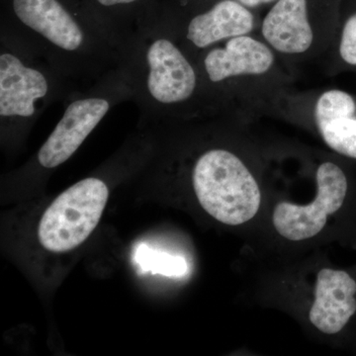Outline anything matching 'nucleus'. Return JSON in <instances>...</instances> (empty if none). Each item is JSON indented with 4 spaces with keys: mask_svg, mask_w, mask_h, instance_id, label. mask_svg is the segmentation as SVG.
<instances>
[{
    "mask_svg": "<svg viewBox=\"0 0 356 356\" xmlns=\"http://www.w3.org/2000/svg\"><path fill=\"white\" fill-rule=\"evenodd\" d=\"M0 37L76 84L91 86L120 64L121 44L81 0H0Z\"/></svg>",
    "mask_w": 356,
    "mask_h": 356,
    "instance_id": "nucleus-1",
    "label": "nucleus"
},
{
    "mask_svg": "<svg viewBox=\"0 0 356 356\" xmlns=\"http://www.w3.org/2000/svg\"><path fill=\"white\" fill-rule=\"evenodd\" d=\"M118 67L127 76L145 124L179 123L219 115L195 58L161 11L125 42Z\"/></svg>",
    "mask_w": 356,
    "mask_h": 356,
    "instance_id": "nucleus-2",
    "label": "nucleus"
},
{
    "mask_svg": "<svg viewBox=\"0 0 356 356\" xmlns=\"http://www.w3.org/2000/svg\"><path fill=\"white\" fill-rule=\"evenodd\" d=\"M280 56L252 34L242 35L218 44L196 58L199 72L211 102L218 113L233 115L243 96L259 89L270 96L283 84ZM273 99V97H271Z\"/></svg>",
    "mask_w": 356,
    "mask_h": 356,
    "instance_id": "nucleus-3",
    "label": "nucleus"
},
{
    "mask_svg": "<svg viewBox=\"0 0 356 356\" xmlns=\"http://www.w3.org/2000/svg\"><path fill=\"white\" fill-rule=\"evenodd\" d=\"M81 89L43 58L0 37V124L2 135H22L55 102Z\"/></svg>",
    "mask_w": 356,
    "mask_h": 356,
    "instance_id": "nucleus-4",
    "label": "nucleus"
},
{
    "mask_svg": "<svg viewBox=\"0 0 356 356\" xmlns=\"http://www.w3.org/2000/svg\"><path fill=\"white\" fill-rule=\"evenodd\" d=\"M191 182L201 207L222 224H245L261 207L257 178L228 147H211L199 154L192 166Z\"/></svg>",
    "mask_w": 356,
    "mask_h": 356,
    "instance_id": "nucleus-5",
    "label": "nucleus"
},
{
    "mask_svg": "<svg viewBox=\"0 0 356 356\" xmlns=\"http://www.w3.org/2000/svg\"><path fill=\"white\" fill-rule=\"evenodd\" d=\"M133 102V90L120 67L109 70L88 88L79 89L64 103L65 112L36 154L43 170L62 165L76 154L110 110Z\"/></svg>",
    "mask_w": 356,
    "mask_h": 356,
    "instance_id": "nucleus-6",
    "label": "nucleus"
},
{
    "mask_svg": "<svg viewBox=\"0 0 356 356\" xmlns=\"http://www.w3.org/2000/svg\"><path fill=\"white\" fill-rule=\"evenodd\" d=\"M341 0H277L259 24L261 37L293 62L324 54Z\"/></svg>",
    "mask_w": 356,
    "mask_h": 356,
    "instance_id": "nucleus-7",
    "label": "nucleus"
},
{
    "mask_svg": "<svg viewBox=\"0 0 356 356\" xmlns=\"http://www.w3.org/2000/svg\"><path fill=\"white\" fill-rule=\"evenodd\" d=\"M109 197L106 182L88 177L63 192L44 211L38 238L51 252H67L81 245L92 234Z\"/></svg>",
    "mask_w": 356,
    "mask_h": 356,
    "instance_id": "nucleus-8",
    "label": "nucleus"
},
{
    "mask_svg": "<svg viewBox=\"0 0 356 356\" xmlns=\"http://www.w3.org/2000/svg\"><path fill=\"white\" fill-rule=\"evenodd\" d=\"M316 181L317 194L312 203L280 202L274 208V229L288 241L302 242L317 236L325 228L327 218L343 206L348 193V179L339 165L332 161L321 163Z\"/></svg>",
    "mask_w": 356,
    "mask_h": 356,
    "instance_id": "nucleus-9",
    "label": "nucleus"
},
{
    "mask_svg": "<svg viewBox=\"0 0 356 356\" xmlns=\"http://www.w3.org/2000/svg\"><path fill=\"white\" fill-rule=\"evenodd\" d=\"M356 282L343 270L323 268L318 271L315 301L309 318L311 324L325 334L341 331L356 312Z\"/></svg>",
    "mask_w": 356,
    "mask_h": 356,
    "instance_id": "nucleus-10",
    "label": "nucleus"
},
{
    "mask_svg": "<svg viewBox=\"0 0 356 356\" xmlns=\"http://www.w3.org/2000/svg\"><path fill=\"white\" fill-rule=\"evenodd\" d=\"M314 122L330 149L356 159V102L341 89L323 91L316 99Z\"/></svg>",
    "mask_w": 356,
    "mask_h": 356,
    "instance_id": "nucleus-11",
    "label": "nucleus"
},
{
    "mask_svg": "<svg viewBox=\"0 0 356 356\" xmlns=\"http://www.w3.org/2000/svg\"><path fill=\"white\" fill-rule=\"evenodd\" d=\"M115 39L124 44L161 11V0H81Z\"/></svg>",
    "mask_w": 356,
    "mask_h": 356,
    "instance_id": "nucleus-12",
    "label": "nucleus"
},
{
    "mask_svg": "<svg viewBox=\"0 0 356 356\" xmlns=\"http://www.w3.org/2000/svg\"><path fill=\"white\" fill-rule=\"evenodd\" d=\"M135 257L143 270L163 274L165 276H184L188 268L184 257L158 252L146 245L138 248Z\"/></svg>",
    "mask_w": 356,
    "mask_h": 356,
    "instance_id": "nucleus-13",
    "label": "nucleus"
},
{
    "mask_svg": "<svg viewBox=\"0 0 356 356\" xmlns=\"http://www.w3.org/2000/svg\"><path fill=\"white\" fill-rule=\"evenodd\" d=\"M337 51L346 65H356V10L344 20Z\"/></svg>",
    "mask_w": 356,
    "mask_h": 356,
    "instance_id": "nucleus-14",
    "label": "nucleus"
},
{
    "mask_svg": "<svg viewBox=\"0 0 356 356\" xmlns=\"http://www.w3.org/2000/svg\"><path fill=\"white\" fill-rule=\"evenodd\" d=\"M236 1L255 13L257 9L262 8V7L273 6L277 0H236Z\"/></svg>",
    "mask_w": 356,
    "mask_h": 356,
    "instance_id": "nucleus-15",
    "label": "nucleus"
}]
</instances>
